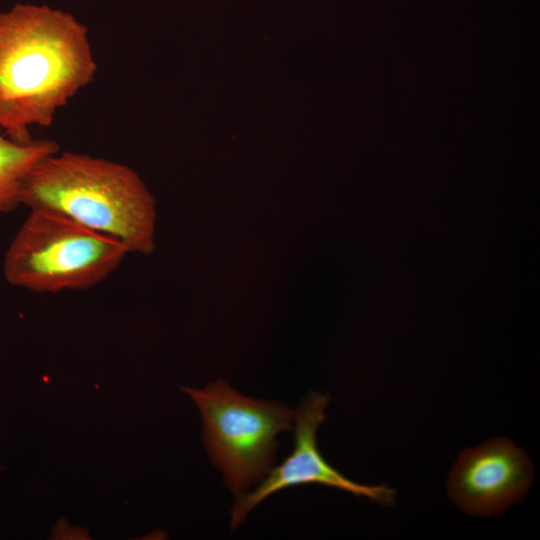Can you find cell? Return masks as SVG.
Listing matches in <instances>:
<instances>
[{"label":"cell","mask_w":540,"mask_h":540,"mask_svg":"<svg viewBox=\"0 0 540 540\" xmlns=\"http://www.w3.org/2000/svg\"><path fill=\"white\" fill-rule=\"evenodd\" d=\"M329 396L308 393L294 412V446L292 452L270 469L256 488L237 497L231 510V528L235 529L246 515L269 496L292 486L320 484L356 497H365L383 506H392L396 491L387 485H365L354 482L332 467L317 445V431L325 421Z\"/></svg>","instance_id":"5b68a950"},{"label":"cell","mask_w":540,"mask_h":540,"mask_svg":"<svg viewBox=\"0 0 540 540\" xmlns=\"http://www.w3.org/2000/svg\"><path fill=\"white\" fill-rule=\"evenodd\" d=\"M96 63L87 28L68 12L16 4L0 14V129L32 141L56 111L92 81Z\"/></svg>","instance_id":"6da1fadb"},{"label":"cell","mask_w":540,"mask_h":540,"mask_svg":"<svg viewBox=\"0 0 540 540\" xmlns=\"http://www.w3.org/2000/svg\"><path fill=\"white\" fill-rule=\"evenodd\" d=\"M59 146L51 140H32L21 143L1 133L0 129V214L21 204L26 180L48 156L57 153Z\"/></svg>","instance_id":"52a82bcc"},{"label":"cell","mask_w":540,"mask_h":540,"mask_svg":"<svg viewBox=\"0 0 540 540\" xmlns=\"http://www.w3.org/2000/svg\"><path fill=\"white\" fill-rule=\"evenodd\" d=\"M29 210L3 260L4 277L13 286L37 293L86 290L129 254L115 238L58 212Z\"/></svg>","instance_id":"3957f363"},{"label":"cell","mask_w":540,"mask_h":540,"mask_svg":"<svg viewBox=\"0 0 540 540\" xmlns=\"http://www.w3.org/2000/svg\"><path fill=\"white\" fill-rule=\"evenodd\" d=\"M532 480L533 467L525 452L507 438H494L459 455L448 493L464 512L489 516L521 500Z\"/></svg>","instance_id":"8992f818"},{"label":"cell","mask_w":540,"mask_h":540,"mask_svg":"<svg viewBox=\"0 0 540 540\" xmlns=\"http://www.w3.org/2000/svg\"><path fill=\"white\" fill-rule=\"evenodd\" d=\"M196 403L213 464L236 497L270 470L276 437L292 427L294 411L278 401L247 397L222 380L204 389L181 388Z\"/></svg>","instance_id":"277c9868"},{"label":"cell","mask_w":540,"mask_h":540,"mask_svg":"<svg viewBox=\"0 0 540 540\" xmlns=\"http://www.w3.org/2000/svg\"><path fill=\"white\" fill-rule=\"evenodd\" d=\"M21 204L67 216L115 238L129 253L149 254L154 248L155 199L124 164L58 151L30 174Z\"/></svg>","instance_id":"7a4b0ae2"}]
</instances>
